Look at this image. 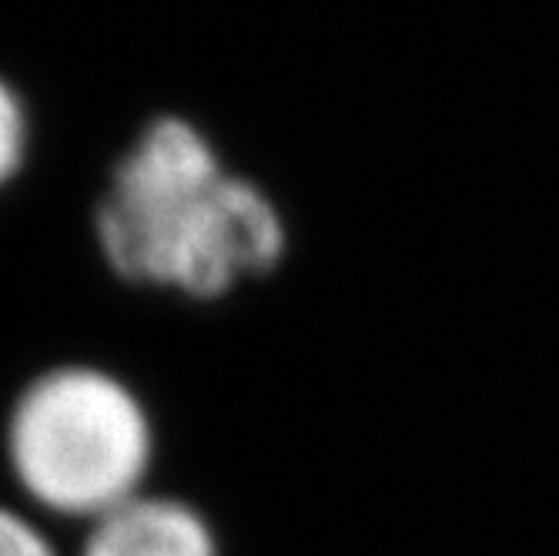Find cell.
<instances>
[{"instance_id":"6da1fadb","label":"cell","mask_w":559,"mask_h":556,"mask_svg":"<svg viewBox=\"0 0 559 556\" xmlns=\"http://www.w3.org/2000/svg\"><path fill=\"white\" fill-rule=\"evenodd\" d=\"M97 238L121 279L194 298L269 272L285 251L272 201L225 175L212 144L181 118L155 121L128 151L100 198Z\"/></svg>"},{"instance_id":"277c9868","label":"cell","mask_w":559,"mask_h":556,"mask_svg":"<svg viewBox=\"0 0 559 556\" xmlns=\"http://www.w3.org/2000/svg\"><path fill=\"white\" fill-rule=\"evenodd\" d=\"M24 141H27L24 111L17 105L14 91L0 81V185L17 175L24 162Z\"/></svg>"},{"instance_id":"5b68a950","label":"cell","mask_w":559,"mask_h":556,"mask_svg":"<svg viewBox=\"0 0 559 556\" xmlns=\"http://www.w3.org/2000/svg\"><path fill=\"white\" fill-rule=\"evenodd\" d=\"M0 556H55V549L27 520L0 510Z\"/></svg>"},{"instance_id":"7a4b0ae2","label":"cell","mask_w":559,"mask_h":556,"mask_svg":"<svg viewBox=\"0 0 559 556\" xmlns=\"http://www.w3.org/2000/svg\"><path fill=\"white\" fill-rule=\"evenodd\" d=\"M11 466L40 507L100 520L138 496L151 463L141 402L97 369L40 376L17 402Z\"/></svg>"},{"instance_id":"3957f363","label":"cell","mask_w":559,"mask_h":556,"mask_svg":"<svg viewBox=\"0 0 559 556\" xmlns=\"http://www.w3.org/2000/svg\"><path fill=\"white\" fill-rule=\"evenodd\" d=\"M84 556H218L209 523L178 499L134 496L94 520Z\"/></svg>"}]
</instances>
